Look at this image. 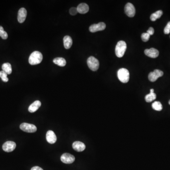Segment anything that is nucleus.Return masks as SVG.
Wrapping results in <instances>:
<instances>
[{"label":"nucleus","mask_w":170,"mask_h":170,"mask_svg":"<svg viewBox=\"0 0 170 170\" xmlns=\"http://www.w3.org/2000/svg\"><path fill=\"white\" fill-rule=\"evenodd\" d=\"M42 60V55L41 53L39 51H35L29 56L28 61L30 65H35L40 63Z\"/></svg>","instance_id":"1"},{"label":"nucleus","mask_w":170,"mask_h":170,"mask_svg":"<svg viewBox=\"0 0 170 170\" xmlns=\"http://www.w3.org/2000/svg\"><path fill=\"white\" fill-rule=\"evenodd\" d=\"M127 49V45L125 42L120 41L118 42L115 47V54L119 58L124 56Z\"/></svg>","instance_id":"2"},{"label":"nucleus","mask_w":170,"mask_h":170,"mask_svg":"<svg viewBox=\"0 0 170 170\" xmlns=\"http://www.w3.org/2000/svg\"><path fill=\"white\" fill-rule=\"evenodd\" d=\"M117 76L120 81L123 83H127L130 79V73L126 68H120L118 71Z\"/></svg>","instance_id":"3"},{"label":"nucleus","mask_w":170,"mask_h":170,"mask_svg":"<svg viewBox=\"0 0 170 170\" xmlns=\"http://www.w3.org/2000/svg\"><path fill=\"white\" fill-rule=\"evenodd\" d=\"M87 65L90 70L92 71H96L98 69L99 62L97 59L93 56H90L87 60Z\"/></svg>","instance_id":"4"},{"label":"nucleus","mask_w":170,"mask_h":170,"mask_svg":"<svg viewBox=\"0 0 170 170\" xmlns=\"http://www.w3.org/2000/svg\"><path fill=\"white\" fill-rule=\"evenodd\" d=\"M20 129L22 131L28 133L35 132L37 130L36 126L32 124L23 123L20 125Z\"/></svg>","instance_id":"5"},{"label":"nucleus","mask_w":170,"mask_h":170,"mask_svg":"<svg viewBox=\"0 0 170 170\" xmlns=\"http://www.w3.org/2000/svg\"><path fill=\"white\" fill-rule=\"evenodd\" d=\"M164 75V72L159 70H155L150 73L148 75V79L151 82H155L159 78Z\"/></svg>","instance_id":"6"},{"label":"nucleus","mask_w":170,"mask_h":170,"mask_svg":"<svg viewBox=\"0 0 170 170\" xmlns=\"http://www.w3.org/2000/svg\"><path fill=\"white\" fill-rule=\"evenodd\" d=\"M61 160L62 163L65 164H71L75 161V157L70 153H65L61 157Z\"/></svg>","instance_id":"7"},{"label":"nucleus","mask_w":170,"mask_h":170,"mask_svg":"<svg viewBox=\"0 0 170 170\" xmlns=\"http://www.w3.org/2000/svg\"><path fill=\"white\" fill-rule=\"evenodd\" d=\"M125 12L129 17H133L136 13V10L134 5L132 3H128L125 6Z\"/></svg>","instance_id":"8"},{"label":"nucleus","mask_w":170,"mask_h":170,"mask_svg":"<svg viewBox=\"0 0 170 170\" xmlns=\"http://www.w3.org/2000/svg\"><path fill=\"white\" fill-rule=\"evenodd\" d=\"M106 25L104 22H100L98 24H93L89 27V31L92 33L97 31H102L105 28Z\"/></svg>","instance_id":"9"},{"label":"nucleus","mask_w":170,"mask_h":170,"mask_svg":"<svg viewBox=\"0 0 170 170\" xmlns=\"http://www.w3.org/2000/svg\"><path fill=\"white\" fill-rule=\"evenodd\" d=\"M16 147V144L13 141H7L3 144L2 149L4 151L6 152H10L13 151Z\"/></svg>","instance_id":"10"},{"label":"nucleus","mask_w":170,"mask_h":170,"mask_svg":"<svg viewBox=\"0 0 170 170\" xmlns=\"http://www.w3.org/2000/svg\"><path fill=\"white\" fill-rule=\"evenodd\" d=\"M27 15V10L24 8L20 9L18 12V20L20 23H22L24 22Z\"/></svg>","instance_id":"11"},{"label":"nucleus","mask_w":170,"mask_h":170,"mask_svg":"<svg viewBox=\"0 0 170 170\" xmlns=\"http://www.w3.org/2000/svg\"><path fill=\"white\" fill-rule=\"evenodd\" d=\"M47 141L50 144H54L57 140V137L54 132L52 131H48L46 135Z\"/></svg>","instance_id":"12"},{"label":"nucleus","mask_w":170,"mask_h":170,"mask_svg":"<svg viewBox=\"0 0 170 170\" xmlns=\"http://www.w3.org/2000/svg\"><path fill=\"white\" fill-rule=\"evenodd\" d=\"M144 53L146 56L152 58H157L159 54V51L153 48H151L150 49H146Z\"/></svg>","instance_id":"13"},{"label":"nucleus","mask_w":170,"mask_h":170,"mask_svg":"<svg viewBox=\"0 0 170 170\" xmlns=\"http://www.w3.org/2000/svg\"><path fill=\"white\" fill-rule=\"evenodd\" d=\"M72 147L76 151L82 152L85 150L86 146L84 143L80 141H75L73 143Z\"/></svg>","instance_id":"14"},{"label":"nucleus","mask_w":170,"mask_h":170,"mask_svg":"<svg viewBox=\"0 0 170 170\" xmlns=\"http://www.w3.org/2000/svg\"><path fill=\"white\" fill-rule=\"evenodd\" d=\"M41 105V103L39 100L35 101L33 103L31 104L28 108V111L30 113H34L36 112Z\"/></svg>","instance_id":"15"},{"label":"nucleus","mask_w":170,"mask_h":170,"mask_svg":"<svg viewBox=\"0 0 170 170\" xmlns=\"http://www.w3.org/2000/svg\"><path fill=\"white\" fill-rule=\"evenodd\" d=\"M78 13L80 14L87 13L89 10V7L86 3H80L77 8Z\"/></svg>","instance_id":"16"},{"label":"nucleus","mask_w":170,"mask_h":170,"mask_svg":"<svg viewBox=\"0 0 170 170\" xmlns=\"http://www.w3.org/2000/svg\"><path fill=\"white\" fill-rule=\"evenodd\" d=\"M63 44L66 49H70L72 45V40L71 36L66 35L63 38Z\"/></svg>","instance_id":"17"},{"label":"nucleus","mask_w":170,"mask_h":170,"mask_svg":"<svg viewBox=\"0 0 170 170\" xmlns=\"http://www.w3.org/2000/svg\"><path fill=\"white\" fill-rule=\"evenodd\" d=\"M156 98H157V95L154 93V90L153 89H151L150 93L149 94L146 95L145 100L146 101V102L150 103L156 99Z\"/></svg>","instance_id":"18"},{"label":"nucleus","mask_w":170,"mask_h":170,"mask_svg":"<svg viewBox=\"0 0 170 170\" xmlns=\"http://www.w3.org/2000/svg\"><path fill=\"white\" fill-rule=\"evenodd\" d=\"M53 62L55 63V65L61 67L65 66L66 65V61L65 60L64 58H61V57L55 58L53 61Z\"/></svg>","instance_id":"19"},{"label":"nucleus","mask_w":170,"mask_h":170,"mask_svg":"<svg viewBox=\"0 0 170 170\" xmlns=\"http://www.w3.org/2000/svg\"><path fill=\"white\" fill-rule=\"evenodd\" d=\"M2 71L7 74H10L12 72V65L9 63H3L2 65Z\"/></svg>","instance_id":"20"},{"label":"nucleus","mask_w":170,"mask_h":170,"mask_svg":"<svg viewBox=\"0 0 170 170\" xmlns=\"http://www.w3.org/2000/svg\"><path fill=\"white\" fill-rule=\"evenodd\" d=\"M163 12L162 10H158L156 13H153L151 15L150 19L153 21H155L157 19H159L161 18L162 15H163Z\"/></svg>","instance_id":"21"},{"label":"nucleus","mask_w":170,"mask_h":170,"mask_svg":"<svg viewBox=\"0 0 170 170\" xmlns=\"http://www.w3.org/2000/svg\"><path fill=\"white\" fill-rule=\"evenodd\" d=\"M153 109L157 111H161L163 109L162 104L158 101H156L152 105Z\"/></svg>","instance_id":"22"},{"label":"nucleus","mask_w":170,"mask_h":170,"mask_svg":"<svg viewBox=\"0 0 170 170\" xmlns=\"http://www.w3.org/2000/svg\"><path fill=\"white\" fill-rule=\"evenodd\" d=\"M0 36L3 39H8V35L6 31H4L3 27L0 26Z\"/></svg>","instance_id":"23"},{"label":"nucleus","mask_w":170,"mask_h":170,"mask_svg":"<svg viewBox=\"0 0 170 170\" xmlns=\"http://www.w3.org/2000/svg\"><path fill=\"white\" fill-rule=\"evenodd\" d=\"M0 78H1L3 82H7L8 81L9 79L7 78V74L6 73L3 71L0 72Z\"/></svg>","instance_id":"24"},{"label":"nucleus","mask_w":170,"mask_h":170,"mask_svg":"<svg viewBox=\"0 0 170 170\" xmlns=\"http://www.w3.org/2000/svg\"><path fill=\"white\" fill-rule=\"evenodd\" d=\"M150 35L147 34V33H144L141 35V39H142L143 41L147 42L150 39Z\"/></svg>","instance_id":"25"},{"label":"nucleus","mask_w":170,"mask_h":170,"mask_svg":"<svg viewBox=\"0 0 170 170\" xmlns=\"http://www.w3.org/2000/svg\"><path fill=\"white\" fill-rule=\"evenodd\" d=\"M164 33L165 34H169L170 33V21L167 23V25L164 29Z\"/></svg>","instance_id":"26"},{"label":"nucleus","mask_w":170,"mask_h":170,"mask_svg":"<svg viewBox=\"0 0 170 170\" xmlns=\"http://www.w3.org/2000/svg\"><path fill=\"white\" fill-rule=\"evenodd\" d=\"M78 12L77 8L72 7L70 9V13L72 15H75L78 13Z\"/></svg>","instance_id":"27"},{"label":"nucleus","mask_w":170,"mask_h":170,"mask_svg":"<svg viewBox=\"0 0 170 170\" xmlns=\"http://www.w3.org/2000/svg\"><path fill=\"white\" fill-rule=\"evenodd\" d=\"M146 33L150 35H153V33H154V29H153V28H149V29L147 30V32Z\"/></svg>","instance_id":"28"},{"label":"nucleus","mask_w":170,"mask_h":170,"mask_svg":"<svg viewBox=\"0 0 170 170\" xmlns=\"http://www.w3.org/2000/svg\"><path fill=\"white\" fill-rule=\"evenodd\" d=\"M31 170H43V169L41 167H39V166H36L31 168Z\"/></svg>","instance_id":"29"},{"label":"nucleus","mask_w":170,"mask_h":170,"mask_svg":"<svg viewBox=\"0 0 170 170\" xmlns=\"http://www.w3.org/2000/svg\"><path fill=\"white\" fill-rule=\"evenodd\" d=\"M169 105H170V100H169Z\"/></svg>","instance_id":"30"}]
</instances>
